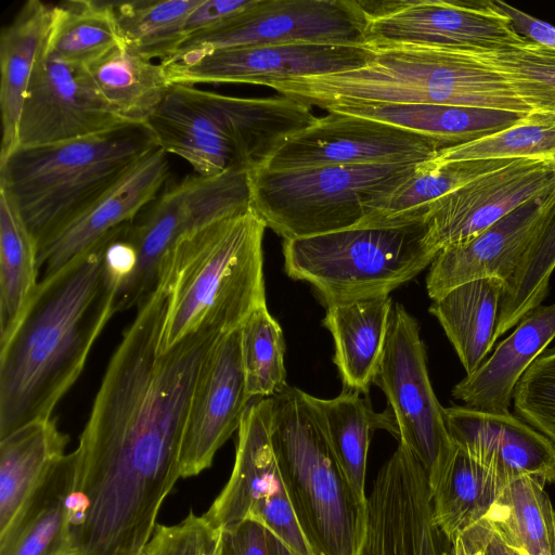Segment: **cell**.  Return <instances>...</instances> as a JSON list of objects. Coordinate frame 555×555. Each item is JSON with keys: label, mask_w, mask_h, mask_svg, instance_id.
I'll return each instance as SVG.
<instances>
[{"label": "cell", "mask_w": 555, "mask_h": 555, "mask_svg": "<svg viewBox=\"0 0 555 555\" xmlns=\"http://www.w3.org/2000/svg\"><path fill=\"white\" fill-rule=\"evenodd\" d=\"M53 5L40 0L25 2L0 35V108L2 140L0 159L15 149L17 125L29 78L43 51L52 22Z\"/></svg>", "instance_id": "27"}, {"label": "cell", "mask_w": 555, "mask_h": 555, "mask_svg": "<svg viewBox=\"0 0 555 555\" xmlns=\"http://www.w3.org/2000/svg\"><path fill=\"white\" fill-rule=\"evenodd\" d=\"M37 246L0 189V340L13 330L38 286Z\"/></svg>", "instance_id": "36"}, {"label": "cell", "mask_w": 555, "mask_h": 555, "mask_svg": "<svg viewBox=\"0 0 555 555\" xmlns=\"http://www.w3.org/2000/svg\"><path fill=\"white\" fill-rule=\"evenodd\" d=\"M555 269V212L529 246L516 272L505 285L496 332L504 335L539 307L547 295Z\"/></svg>", "instance_id": "42"}, {"label": "cell", "mask_w": 555, "mask_h": 555, "mask_svg": "<svg viewBox=\"0 0 555 555\" xmlns=\"http://www.w3.org/2000/svg\"><path fill=\"white\" fill-rule=\"evenodd\" d=\"M367 16L365 46L449 50L499 48L522 39L496 1H361Z\"/></svg>", "instance_id": "14"}, {"label": "cell", "mask_w": 555, "mask_h": 555, "mask_svg": "<svg viewBox=\"0 0 555 555\" xmlns=\"http://www.w3.org/2000/svg\"><path fill=\"white\" fill-rule=\"evenodd\" d=\"M366 24L358 0H256L225 25L186 39L169 59L251 46H365Z\"/></svg>", "instance_id": "13"}, {"label": "cell", "mask_w": 555, "mask_h": 555, "mask_svg": "<svg viewBox=\"0 0 555 555\" xmlns=\"http://www.w3.org/2000/svg\"><path fill=\"white\" fill-rule=\"evenodd\" d=\"M328 111L370 117L414 131L435 140L442 150L503 131L528 115L444 104L348 105Z\"/></svg>", "instance_id": "28"}, {"label": "cell", "mask_w": 555, "mask_h": 555, "mask_svg": "<svg viewBox=\"0 0 555 555\" xmlns=\"http://www.w3.org/2000/svg\"><path fill=\"white\" fill-rule=\"evenodd\" d=\"M286 274L313 286L325 305L389 295L431 264L424 218L363 222L283 242Z\"/></svg>", "instance_id": "8"}, {"label": "cell", "mask_w": 555, "mask_h": 555, "mask_svg": "<svg viewBox=\"0 0 555 555\" xmlns=\"http://www.w3.org/2000/svg\"><path fill=\"white\" fill-rule=\"evenodd\" d=\"M270 439L298 524L315 555H359L366 505L356 496L309 393L286 386L270 398Z\"/></svg>", "instance_id": "7"}, {"label": "cell", "mask_w": 555, "mask_h": 555, "mask_svg": "<svg viewBox=\"0 0 555 555\" xmlns=\"http://www.w3.org/2000/svg\"><path fill=\"white\" fill-rule=\"evenodd\" d=\"M516 415L555 444V348L529 366L514 390Z\"/></svg>", "instance_id": "43"}, {"label": "cell", "mask_w": 555, "mask_h": 555, "mask_svg": "<svg viewBox=\"0 0 555 555\" xmlns=\"http://www.w3.org/2000/svg\"><path fill=\"white\" fill-rule=\"evenodd\" d=\"M85 68L108 107L130 124L145 125L171 86L160 63H153L125 44Z\"/></svg>", "instance_id": "32"}, {"label": "cell", "mask_w": 555, "mask_h": 555, "mask_svg": "<svg viewBox=\"0 0 555 555\" xmlns=\"http://www.w3.org/2000/svg\"><path fill=\"white\" fill-rule=\"evenodd\" d=\"M202 0L112 2L122 43L149 59L165 61L183 43L189 14Z\"/></svg>", "instance_id": "38"}, {"label": "cell", "mask_w": 555, "mask_h": 555, "mask_svg": "<svg viewBox=\"0 0 555 555\" xmlns=\"http://www.w3.org/2000/svg\"><path fill=\"white\" fill-rule=\"evenodd\" d=\"M533 159L555 165V113L528 114L519 124L469 143L440 150L437 163Z\"/></svg>", "instance_id": "40"}, {"label": "cell", "mask_w": 555, "mask_h": 555, "mask_svg": "<svg viewBox=\"0 0 555 555\" xmlns=\"http://www.w3.org/2000/svg\"><path fill=\"white\" fill-rule=\"evenodd\" d=\"M352 70L274 82L270 88L308 106L444 104L529 114L532 109L495 70L465 51L428 47L373 49Z\"/></svg>", "instance_id": "4"}, {"label": "cell", "mask_w": 555, "mask_h": 555, "mask_svg": "<svg viewBox=\"0 0 555 555\" xmlns=\"http://www.w3.org/2000/svg\"><path fill=\"white\" fill-rule=\"evenodd\" d=\"M359 555H453L433 519L428 475L405 446L380 467L366 501Z\"/></svg>", "instance_id": "16"}, {"label": "cell", "mask_w": 555, "mask_h": 555, "mask_svg": "<svg viewBox=\"0 0 555 555\" xmlns=\"http://www.w3.org/2000/svg\"><path fill=\"white\" fill-rule=\"evenodd\" d=\"M166 309L159 283L122 333L80 435L70 500L75 555H141L181 478L195 384L223 335L199 332L159 352Z\"/></svg>", "instance_id": "1"}, {"label": "cell", "mask_w": 555, "mask_h": 555, "mask_svg": "<svg viewBox=\"0 0 555 555\" xmlns=\"http://www.w3.org/2000/svg\"><path fill=\"white\" fill-rule=\"evenodd\" d=\"M516 159H474L418 164L413 175L386 199L373 217L363 222H397L424 218L430 204L457 188ZM362 222V223H363Z\"/></svg>", "instance_id": "37"}, {"label": "cell", "mask_w": 555, "mask_h": 555, "mask_svg": "<svg viewBox=\"0 0 555 555\" xmlns=\"http://www.w3.org/2000/svg\"><path fill=\"white\" fill-rule=\"evenodd\" d=\"M555 212V189L528 201L495 223L438 253L426 276L434 300L452 288L479 279L508 283L522 257Z\"/></svg>", "instance_id": "21"}, {"label": "cell", "mask_w": 555, "mask_h": 555, "mask_svg": "<svg viewBox=\"0 0 555 555\" xmlns=\"http://www.w3.org/2000/svg\"><path fill=\"white\" fill-rule=\"evenodd\" d=\"M499 278L461 284L433 300L429 312L439 321L466 371L473 373L496 340L495 331L505 291Z\"/></svg>", "instance_id": "30"}, {"label": "cell", "mask_w": 555, "mask_h": 555, "mask_svg": "<svg viewBox=\"0 0 555 555\" xmlns=\"http://www.w3.org/2000/svg\"><path fill=\"white\" fill-rule=\"evenodd\" d=\"M554 189V164L516 159L430 204L425 214L429 241L439 253L477 235L518 206Z\"/></svg>", "instance_id": "19"}, {"label": "cell", "mask_w": 555, "mask_h": 555, "mask_svg": "<svg viewBox=\"0 0 555 555\" xmlns=\"http://www.w3.org/2000/svg\"><path fill=\"white\" fill-rule=\"evenodd\" d=\"M141 555H229L223 532L190 511L176 525L157 524Z\"/></svg>", "instance_id": "44"}, {"label": "cell", "mask_w": 555, "mask_h": 555, "mask_svg": "<svg viewBox=\"0 0 555 555\" xmlns=\"http://www.w3.org/2000/svg\"><path fill=\"white\" fill-rule=\"evenodd\" d=\"M311 107L283 98H238L171 83L145 122L158 147L197 175L251 173L314 122Z\"/></svg>", "instance_id": "5"}, {"label": "cell", "mask_w": 555, "mask_h": 555, "mask_svg": "<svg viewBox=\"0 0 555 555\" xmlns=\"http://www.w3.org/2000/svg\"><path fill=\"white\" fill-rule=\"evenodd\" d=\"M270 398L253 399L237 430L232 474L203 514L216 529L227 531L255 520L294 555H309L310 545L285 490L269 429Z\"/></svg>", "instance_id": "12"}, {"label": "cell", "mask_w": 555, "mask_h": 555, "mask_svg": "<svg viewBox=\"0 0 555 555\" xmlns=\"http://www.w3.org/2000/svg\"><path fill=\"white\" fill-rule=\"evenodd\" d=\"M385 393L399 428V443L421 462L433 488L455 447L428 374L426 348L417 320L395 304L382 361L374 379Z\"/></svg>", "instance_id": "11"}, {"label": "cell", "mask_w": 555, "mask_h": 555, "mask_svg": "<svg viewBox=\"0 0 555 555\" xmlns=\"http://www.w3.org/2000/svg\"><path fill=\"white\" fill-rule=\"evenodd\" d=\"M69 555H73V554H69Z\"/></svg>", "instance_id": "51"}, {"label": "cell", "mask_w": 555, "mask_h": 555, "mask_svg": "<svg viewBox=\"0 0 555 555\" xmlns=\"http://www.w3.org/2000/svg\"><path fill=\"white\" fill-rule=\"evenodd\" d=\"M457 538L468 542L480 555H522L508 546L485 521H480Z\"/></svg>", "instance_id": "48"}, {"label": "cell", "mask_w": 555, "mask_h": 555, "mask_svg": "<svg viewBox=\"0 0 555 555\" xmlns=\"http://www.w3.org/2000/svg\"><path fill=\"white\" fill-rule=\"evenodd\" d=\"M248 204L243 176H186L167 189L129 224L137 262L127 282L118 289L115 313L139 308L158 287L165 258L184 234L233 216Z\"/></svg>", "instance_id": "10"}, {"label": "cell", "mask_w": 555, "mask_h": 555, "mask_svg": "<svg viewBox=\"0 0 555 555\" xmlns=\"http://www.w3.org/2000/svg\"><path fill=\"white\" fill-rule=\"evenodd\" d=\"M167 153L156 147L38 254L50 276L116 230L131 223L151 204L168 177Z\"/></svg>", "instance_id": "23"}, {"label": "cell", "mask_w": 555, "mask_h": 555, "mask_svg": "<svg viewBox=\"0 0 555 555\" xmlns=\"http://www.w3.org/2000/svg\"><path fill=\"white\" fill-rule=\"evenodd\" d=\"M68 440L52 417L29 423L0 439V533L65 455Z\"/></svg>", "instance_id": "29"}, {"label": "cell", "mask_w": 555, "mask_h": 555, "mask_svg": "<svg viewBox=\"0 0 555 555\" xmlns=\"http://www.w3.org/2000/svg\"><path fill=\"white\" fill-rule=\"evenodd\" d=\"M268 547H269V555H293L288 551V548L269 530H268Z\"/></svg>", "instance_id": "49"}, {"label": "cell", "mask_w": 555, "mask_h": 555, "mask_svg": "<svg viewBox=\"0 0 555 555\" xmlns=\"http://www.w3.org/2000/svg\"><path fill=\"white\" fill-rule=\"evenodd\" d=\"M393 302L389 295L326 305L323 325L345 389L367 396L384 353Z\"/></svg>", "instance_id": "26"}, {"label": "cell", "mask_w": 555, "mask_h": 555, "mask_svg": "<svg viewBox=\"0 0 555 555\" xmlns=\"http://www.w3.org/2000/svg\"><path fill=\"white\" fill-rule=\"evenodd\" d=\"M462 51L500 74L532 112L555 113V51L525 38L505 47Z\"/></svg>", "instance_id": "39"}, {"label": "cell", "mask_w": 555, "mask_h": 555, "mask_svg": "<svg viewBox=\"0 0 555 555\" xmlns=\"http://www.w3.org/2000/svg\"><path fill=\"white\" fill-rule=\"evenodd\" d=\"M366 46H251L216 50L159 62L171 83L274 82L352 70L367 65Z\"/></svg>", "instance_id": "17"}, {"label": "cell", "mask_w": 555, "mask_h": 555, "mask_svg": "<svg viewBox=\"0 0 555 555\" xmlns=\"http://www.w3.org/2000/svg\"><path fill=\"white\" fill-rule=\"evenodd\" d=\"M114 233L42 278L13 330L0 340V439L52 417L115 314L118 283L104 260Z\"/></svg>", "instance_id": "2"}, {"label": "cell", "mask_w": 555, "mask_h": 555, "mask_svg": "<svg viewBox=\"0 0 555 555\" xmlns=\"http://www.w3.org/2000/svg\"><path fill=\"white\" fill-rule=\"evenodd\" d=\"M453 555H480L468 542L456 538L453 542Z\"/></svg>", "instance_id": "50"}, {"label": "cell", "mask_w": 555, "mask_h": 555, "mask_svg": "<svg viewBox=\"0 0 555 555\" xmlns=\"http://www.w3.org/2000/svg\"><path fill=\"white\" fill-rule=\"evenodd\" d=\"M241 352L249 398H271L286 386L285 343L267 305L255 309L241 326Z\"/></svg>", "instance_id": "41"}, {"label": "cell", "mask_w": 555, "mask_h": 555, "mask_svg": "<svg viewBox=\"0 0 555 555\" xmlns=\"http://www.w3.org/2000/svg\"><path fill=\"white\" fill-rule=\"evenodd\" d=\"M266 229L250 207L189 232L175 243L159 282L167 292L159 352L199 332L229 334L255 309L267 305Z\"/></svg>", "instance_id": "3"}, {"label": "cell", "mask_w": 555, "mask_h": 555, "mask_svg": "<svg viewBox=\"0 0 555 555\" xmlns=\"http://www.w3.org/2000/svg\"><path fill=\"white\" fill-rule=\"evenodd\" d=\"M255 2L256 0H202L186 18L184 41L225 25L253 7Z\"/></svg>", "instance_id": "45"}, {"label": "cell", "mask_w": 555, "mask_h": 555, "mask_svg": "<svg viewBox=\"0 0 555 555\" xmlns=\"http://www.w3.org/2000/svg\"><path fill=\"white\" fill-rule=\"evenodd\" d=\"M417 165L260 168L249 173L250 207L284 241L352 228L377 214Z\"/></svg>", "instance_id": "9"}, {"label": "cell", "mask_w": 555, "mask_h": 555, "mask_svg": "<svg viewBox=\"0 0 555 555\" xmlns=\"http://www.w3.org/2000/svg\"><path fill=\"white\" fill-rule=\"evenodd\" d=\"M222 532L229 555H269L268 530L258 521L246 520Z\"/></svg>", "instance_id": "46"}, {"label": "cell", "mask_w": 555, "mask_h": 555, "mask_svg": "<svg viewBox=\"0 0 555 555\" xmlns=\"http://www.w3.org/2000/svg\"><path fill=\"white\" fill-rule=\"evenodd\" d=\"M554 338L555 302L540 305L517 323L489 358L453 387V398L472 410L509 413L516 385Z\"/></svg>", "instance_id": "24"}, {"label": "cell", "mask_w": 555, "mask_h": 555, "mask_svg": "<svg viewBox=\"0 0 555 555\" xmlns=\"http://www.w3.org/2000/svg\"><path fill=\"white\" fill-rule=\"evenodd\" d=\"M121 44L112 2L69 0L53 5L47 53L87 66Z\"/></svg>", "instance_id": "35"}, {"label": "cell", "mask_w": 555, "mask_h": 555, "mask_svg": "<svg viewBox=\"0 0 555 555\" xmlns=\"http://www.w3.org/2000/svg\"><path fill=\"white\" fill-rule=\"evenodd\" d=\"M439 143L370 117L328 111L292 137L262 167L271 171L319 166L417 165L431 160Z\"/></svg>", "instance_id": "15"}, {"label": "cell", "mask_w": 555, "mask_h": 555, "mask_svg": "<svg viewBox=\"0 0 555 555\" xmlns=\"http://www.w3.org/2000/svg\"><path fill=\"white\" fill-rule=\"evenodd\" d=\"M496 3L508 16L514 30L519 36L555 51V26L529 15L504 1H496Z\"/></svg>", "instance_id": "47"}, {"label": "cell", "mask_w": 555, "mask_h": 555, "mask_svg": "<svg viewBox=\"0 0 555 555\" xmlns=\"http://www.w3.org/2000/svg\"><path fill=\"white\" fill-rule=\"evenodd\" d=\"M157 146L144 124L70 141L18 147L0 159L3 190L37 254Z\"/></svg>", "instance_id": "6"}, {"label": "cell", "mask_w": 555, "mask_h": 555, "mask_svg": "<svg viewBox=\"0 0 555 555\" xmlns=\"http://www.w3.org/2000/svg\"><path fill=\"white\" fill-rule=\"evenodd\" d=\"M453 444L505 487L529 476L555 483V444L512 413H486L466 406L444 408Z\"/></svg>", "instance_id": "22"}, {"label": "cell", "mask_w": 555, "mask_h": 555, "mask_svg": "<svg viewBox=\"0 0 555 555\" xmlns=\"http://www.w3.org/2000/svg\"><path fill=\"white\" fill-rule=\"evenodd\" d=\"M543 481L524 476L508 482L485 521L522 555H555V509Z\"/></svg>", "instance_id": "33"}, {"label": "cell", "mask_w": 555, "mask_h": 555, "mask_svg": "<svg viewBox=\"0 0 555 555\" xmlns=\"http://www.w3.org/2000/svg\"><path fill=\"white\" fill-rule=\"evenodd\" d=\"M251 399L241 352V327L221 336L199 371L180 452L181 477L210 467L217 451L238 430Z\"/></svg>", "instance_id": "20"}, {"label": "cell", "mask_w": 555, "mask_h": 555, "mask_svg": "<svg viewBox=\"0 0 555 555\" xmlns=\"http://www.w3.org/2000/svg\"><path fill=\"white\" fill-rule=\"evenodd\" d=\"M361 395L344 388L335 398L321 399L309 395V400L357 499L366 505V461L373 433L384 429L399 440V428L389 406L377 413L367 396Z\"/></svg>", "instance_id": "31"}, {"label": "cell", "mask_w": 555, "mask_h": 555, "mask_svg": "<svg viewBox=\"0 0 555 555\" xmlns=\"http://www.w3.org/2000/svg\"><path fill=\"white\" fill-rule=\"evenodd\" d=\"M77 464L76 450L55 463L10 527L0 533V555H75L70 499Z\"/></svg>", "instance_id": "25"}, {"label": "cell", "mask_w": 555, "mask_h": 555, "mask_svg": "<svg viewBox=\"0 0 555 555\" xmlns=\"http://www.w3.org/2000/svg\"><path fill=\"white\" fill-rule=\"evenodd\" d=\"M503 488L490 473L455 447L441 477L430 488L434 522L453 542L486 519Z\"/></svg>", "instance_id": "34"}, {"label": "cell", "mask_w": 555, "mask_h": 555, "mask_svg": "<svg viewBox=\"0 0 555 555\" xmlns=\"http://www.w3.org/2000/svg\"><path fill=\"white\" fill-rule=\"evenodd\" d=\"M128 125L100 96L85 66L66 63L44 47L28 81L15 149L70 141Z\"/></svg>", "instance_id": "18"}]
</instances>
